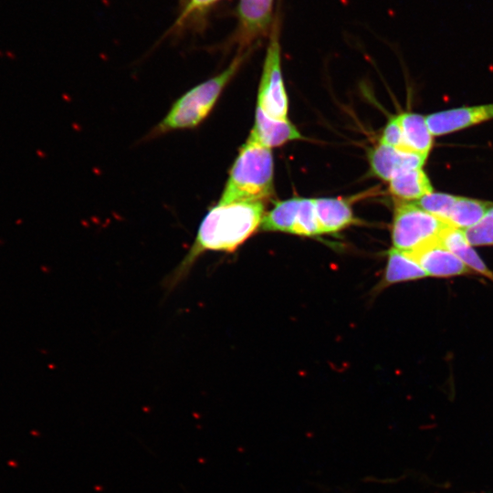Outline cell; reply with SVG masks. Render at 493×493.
<instances>
[{"instance_id": "cell-18", "label": "cell", "mask_w": 493, "mask_h": 493, "mask_svg": "<svg viewBox=\"0 0 493 493\" xmlns=\"http://www.w3.org/2000/svg\"><path fill=\"white\" fill-rule=\"evenodd\" d=\"M221 0H185L169 33L179 35L189 28H200L208 12Z\"/></svg>"}, {"instance_id": "cell-6", "label": "cell", "mask_w": 493, "mask_h": 493, "mask_svg": "<svg viewBox=\"0 0 493 493\" xmlns=\"http://www.w3.org/2000/svg\"><path fill=\"white\" fill-rule=\"evenodd\" d=\"M274 0H239L237 25L232 40L239 52L245 51L254 41L270 32L273 26Z\"/></svg>"}, {"instance_id": "cell-19", "label": "cell", "mask_w": 493, "mask_h": 493, "mask_svg": "<svg viewBox=\"0 0 493 493\" xmlns=\"http://www.w3.org/2000/svg\"><path fill=\"white\" fill-rule=\"evenodd\" d=\"M292 234L303 236H316L321 235L316 215L314 199L300 198L296 224Z\"/></svg>"}, {"instance_id": "cell-11", "label": "cell", "mask_w": 493, "mask_h": 493, "mask_svg": "<svg viewBox=\"0 0 493 493\" xmlns=\"http://www.w3.org/2000/svg\"><path fill=\"white\" fill-rule=\"evenodd\" d=\"M314 205L321 234L340 232L355 223L348 202L340 198H316Z\"/></svg>"}, {"instance_id": "cell-9", "label": "cell", "mask_w": 493, "mask_h": 493, "mask_svg": "<svg viewBox=\"0 0 493 493\" xmlns=\"http://www.w3.org/2000/svg\"><path fill=\"white\" fill-rule=\"evenodd\" d=\"M410 253L428 277L451 278L473 273L440 240Z\"/></svg>"}, {"instance_id": "cell-8", "label": "cell", "mask_w": 493, "mask_h": 493, "mask_svg": "<svg viewBox=\"0 0 493 493\" xmlns=\"http://www.w3.org/2000/svg\"><path fill=\"white\" fill-rule=\"evenodd\" d=\"M426 159L427 157L421 154L391 147L381 142L369 152L372 173L388 182L405 170L422 168Z\"/></svg>"}, {"instance_id": "cell-5", "label": "cell", "mask_w": 493, "mask_h": 493, "mask_svg": "<svg viewBox=\"0 0 493 493\" xmlns=\"http://www.w3.org/2000/svg\"><path fill=\"white\" fill-rule=\"evenodd\" d=\"M257 107L273 119H288V97L281 72L279 24L278 19L274 21L269 32Z\"/></svg>"}, {"instance_id": "cell-1", "label": "cell", "mask_w": 493, "mask_h": 493, "mask_svg": "<svg viewBox=\"0 0 493 493\" xmlns=\"http://www.w3.org/2000/svg\"><path fill=\"white\" fill-rule=\"evenodd\" d=\"M265 215L261 201L218 203L202 219L195 237L181 262L168 276L167 288H174L207 252L232 253L259 227Z\"/></svg>"}, {"instance_id": "cell-2", "label": "cell", "mask_w": 493, "mask_h": 493, "mask_svg": "<svg viewBox=\"0 0 493 493\" xmlns=\"http://www.w3.org/2000/svg\"><path fill=\"white\" fill-rule=\"evenodd\" d=\"M270 148L250 139L240 148L218 203L261 201L274 192Z\"/></svg>"}, {"instance_id": "cell-13", "label": "cell", "mask_w": 493, "mask_h": 493, "mask_svg": "<svg viewBox=\"0 0 493 493\" xmlns=\"http://www.w3.org/2000/svg\"><path fill=\"white\" fill-rule=\"evenodd\" d=\"M439 240L473 273L477 272L493 282V272L473 248L463 230L450 226L445 230Z\"/></svg>"}, {"instance_id": "cell-22", "label": "cell", "mask_w": 493, "mask_h": 493, "mask_svg": "<svg viewBox=\"0 0 493 493\" xmlns=\"http://www.w3.org/2000/svg\"><path fill=\"white\" fill-rule=\"evenodd\" d=\"M380 142L391 147L406 150L398 115L392 117L388 121L383 128Z\"/></svg>"}, {"instance_id": "cell-12", "label": "cell", "mask_w": 493, "mask_h": 493, "mask_svg": "<svg viewBox=\"0 0 493 493\" xmlns=\"http://www.w3.org/2000/svg\"><path fill=\"white\" fill-rule=\"evenodd\" d=\"M428 277L410 252L392 247L388 251L383 278L380 282L382 288L393 284L417 280Z\"/></svg>"}, {"instance_id": "cell-4", "label": "cell", "mask_w": 493, "mask_h": 493, "mask_svg": "<svg viewBox=\"0 0 493 493\" xmlns=\"http://www.w3.org/2000/svg\"><path fill=\"white\" fill-rule=\"evenodd\" d=\"M448 226L446 222L414 202L397 201L391 231L393 247L406 252L414 251L439 240Z\"/></svg>"}, {"instance_id": "cell-21", "label": "cell", "mask_w": 493, "mask_h": 493, "mask_svg": "<svg viewBox=\"0 0 493 493\" xmlns=\"http://www.w3.org/2000/svg\"><path fill=\"white\" fill-rule=\"evenodd\" d=\"M463 231L472 246H493V206L478 223Z\"/></svg>"}, {"instance_id": "cell-20", "label": "cell", "mask_w": 493, "mask_h": 493, "mask_svg": "<svg viewBox=\"0 0 493 493\" xmlns=\"http://www.w3.org/2000/svg\"><path fill=\"white\" fill-rule=\"evenodd\" d=\"M456 199V195L432 192L414 203L425 211L446 222Z\"/></svg>"}, {"instance_id": "cell-17", "label": "cell", "mask_w": 493, "mask_h": 493, "mask_svg": "<svg viewBox=\"0 0 493 493\" xmlns=\"http://www.w3.org/2000/svg\"><path fill=\"white\" fill-rule=\"evenodd\" d=\"M300 198L278 202L265 214L260 228L264 231L293 233Z\"/></svg>"}, {"instance_id": "cell-3", "label": "cell", "mask_w": 493, "mask_h": 493, "mask_svg": "<svg viewBox=\"0 0 493 493\" xmlns=\"http://www.w3.org/2000/svg\"><path fill=\"white\" fill-rule=\"evenodd\" d=\"M247 52L242 51L219 74L182 95L164 118L152 129L151 137L197 127L211 112L223 89L240 68Z\"/></svg>"}, {"instance_id": "cell-16", "label": "cell", "mask_w": 493, "mask_h": 493, "mask_svg": "<svg viewBox=\"0 0 493 493\" xmlns=\"http://www.w3.org/2000/svg\"><path fill=\"white\" fill-rule=\"evenodd\" d=\"M492 206L491 202L457 196L446 223L466 230L478 223Z\"/></svg>"}, {"instance_id": "cell-14", "label": "cell", "mask_w": 493, "mask_h": 493, "mask_svg": "<svg viewBox=\"0 0 493 493\" xmlns=\"http://www.w3.org/2000/svg\"><path fill=\"white\" fill-rule=\"evenodd\" d=\"M391 194L402 202H415L433 192L431 182L422 168L405 170L389 181Z\"/></svg>"}, {"instance_id": "cell-15", "label": "cell", "mask_w": 493, "mask_h": 493, "mask_svg": "<svg viewBox=\"0 0 493 493\" xmlns=\"http://www.w3.org/2000/svg\"><path fill=\"white\" fill-rule=\"evenodd\" d=\"M407 151L428 157L433 147L431 133L425 116L413 112H404L398 115Z\"/></svg>"}, {"instance_id": "cell-10", "label": "cell", "mask_w": 493, "mask_h": 493, "mask_svg": "<svg viewBox=\"0 0 493 493\" xmlns=\"http://www.w3.org/2000/svg\"><path fill=\"white\" fill-rule=\"evenodd\" d=\"M248 139L271 149L302 139V136L288 119H273L257 107L255 123Z\"/></svg>"}, {"instance_id": "cell-7", "label": "cell", "mask_w": 493, "mask_h": 493, "mask_svg": "<svg viewBox=\"0 0 493 493\" xmlns=\"http://www.w3.org/2000/svg\"><path fill=\"white\" fill-rule=\"evenodd\" d=\"M493 119V103L455 108L425 116L433 136L452 133Z\"/></svg>"}]
</instances>
